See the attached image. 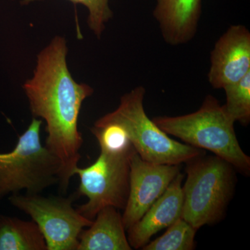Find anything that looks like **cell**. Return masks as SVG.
Returning <instances> with one entry per match:
<instances>
[{
  "label": "cell",
  "instance_id": "ba28073f",
  "mask_svg": "<svg viewBox=\"0 0 250 250\" xmlns=\"http://www.w3.org/2000/svg\"><path fill=\"white\" fill-rule=\"evenodd\" d=\"M180 173V165L143 160L135 152L130 160L129 191L123 214L125 229L142 218Z\"/></svg>",
  "mask_w": 250,
  "mask_h": 250
},
{
  "label": "cell",
  "instance_id": "9a60e30c",
  "mask_svg": "<svg viewBox=\"0 0 250 250\" xmlns=\"http://www.w3.org/2000/svg\"><path fill=\"white\" fill-rule=\"evenodd\" d=\"M226 103L225 111L234 123L248 125L250 121V72L233 84L223 88Z\"/></svg>",
  "mask_w": 250,
  "mask_h": 250
},
{
  "label": "cell",
  "instance_id": "7c38bea8",
  "mask_svg": "<svg viewBox=\"0 0 250 250\" xmlns=\"http://www.w3.org/2000/svg\"><path fill=\"white\" fill-rule=\"evenodd\" d=\"M123 215L107 207L98 212L88 229L82 230L77 250H131Z\"/></svg>",
  "mask_w": 250,
  "mask_h": 250
},
{
  "label": "cell",
  "instance_id": "2e32d148",
  "mask_svg": "<svg viewBox=\"0 0 250 250\" xmlns=\"http://www.w3.org/2000/svg\"><path fill=\"white\" fill-rule=\"evenodd\" d=\"M90 131L98 140L101 152L119 155L135 151L126 130L121 125L95 122Z\"/></svg>",
  "mask_w": 250,
  "mask_h": 250
},
{
  "label": "cell",
  "instance_id": "5bb4252c",
  "mask_svg": "<svg viewBox=\"0 0 250 250\" xmlns=\"http://www.w3.org/2000/svg\"><path fill=\"white\" fill-rule=\"evenodd\" d=\"M197 230L180 218L167 228L162 236L149 242L143 250H192L195 248Z\"/></svg>",
  "mask_w": 250,
  "mask_h": 250
},
{
  "label": "cell",
  "instance_id": "277c9868",
  "mask_svg": "<svg viewBox=\"0 0 250 250\" xmlns=\"http://www.w3.org/2000/svg\"><path fill=\"white\" fill-rule=\"evenodd\" d=\"M42 120L33 118L11 152L0 153V200L19 193L41 194L59 183L62 163L41 143Z\"/></svg>",
  "mask_w": 250,
  "mask_h": 250
},
{
  "label": "cell",
  "instance_id": "6da1fadb",
  "mask_svg": "<svg viewBox=\"0 0 250 250\" xmlns=\"http://www.w3.org/2000/svg\"><path fill=\"white\" fill-rule=\"evenodd\" d=\"M65 39L56 36L38 56L33 78L23 85L34 118L45 121V147L62 163L59 188L66 192L78 167L83 138L78 120L83 101L93 89L72 78L67 66Z\"/></svg>",
  "mask_w": 250,
  "mask_h": 250
},
{
  "label": "cell",
  "instance_id": "5b68a950",
  "mask_svg": "<svg viewBox=\"0 0 250 250\" xmlns=\"http://www.w3.org/2000/svg\"><path fill=\"white\" fill-rule=\"evenodd\" d=\"M144 87H136L121 99L118 107L96 121L124 127L135 150L143 160L180 165L202 154V149L171 139L149 118L144 108Z\"/></svg>",
  "mask_w": 250,
  "mask_h": 250
},
{
  "label": "cell",
  "instance_id": "7a4b0ae2",
  "mask_svg": "<svg viewBox=\"0 0 250 250\" xmlns=\"http://www.w3.org/2000/svg\"><path fill=\"white\" fill-rule=\"evenodd\" d=\"M153 122L167 135L185 144L207 149L245 176L250 174V157L237 139L234 122L215 97H206L197 111L179 116H158Z\"/></svg>",
  "mask_w": 250,
  "mask_h": 250
},
{
  "label": "cell",
  "instance_id": "9c48e42d",
  "mask_svg": "<svg viewBox=\"0 0 250 250\" xmlns=\"http://www.w3.org/2000/svg\"><path fill=\"white\" fill-rule=\"evenodd\" d=\"M250 72V33L242 24L231 25L215 42L210 54L208 81L214 88H223Z\"/></svg>",
  "mask_w": 250,
  "mask_h": 250
},
{
  "label": "cell",
  "instance_id": "8fae6325",
  "mask_svg": "<svg viewBox=\"0 0 250 250\" xmlns=\"http://www.w3.org/2000/svg\"><path fill=\"white\" fill-rule=\"evenodd\" d=\"M202 0H156L153 16L169 45L187 43L196 35Z\"/></svg>",
  "mask_w": 250,
  "mask_h": 250
},
{
  "label": "cell",
  "instance_id": "e0dca14e",
  "mask_svg": "<svg viewBox=\"0 0 250 250\" xmlns=\"http://www.w3.org/2000/svg\"><path fill=\"white\" fill-rule=\"evenodd\" d=\"M40 0H21L23 4ZM73 4H81L88 10V24L90 29L100 38L105 28V23L113 16L108 0H68Z\"/></svg>",
  "mask_w": 250,
  "mask_h": 250
},
{
  "label": "cell",
  "instance_id": "8992f818",
  "mask_svg": "<svg viewBox=\"0 0 250 250\" xmlns=\"http://www.w3.org/2000/svg\"><path fill=\"white\" fill-rule=\"evenodd\" d=\"M78 198L75 192L67 197L16 193L10 196L9 202L38 225L47 250H77L81 232L93 223L72 207Z\"/></svg>",
  "mask_w": 250,
  "mask_h": 250
},
{
  "label": "cell",
  "instance_id": "52a82bcc",
  "mask_svg": "<svg viewBox=\"0 0 250 250\" xmlns=\"http://www.w3.org/2000/svg\"><path fill=\"white\" fill-rule=\"evenodd\" d=\"M136 150L128 154L100 152L98 159L86 167H77L80 184L75 193L88 202L77 207L80 214L93 220L100 210L107 207L124 210L129 191L130 160Z\"/></svg>",
  "mask_w": 250,
  "mask_h": 250
},
{
  "label": "cell",
  "instance_id": "3957f363",
  "mask_svg": "<svg viewBox=\"0 0 250 250\" xmlns=\"http://www.w3.org/2000/svg\"><path fill=\"white\" fill-rule=\"evenodd\" d=\"M186 164L182 218L198 230L223 219L234 191L235 169L217 156L201 154Z\"/></svg>",
  "mask_w": 250,
  "mask_h": 250
},
{
  "label": "cell",
  "instance_id": "30bf717a",
  "mask_svg": "<svg viewBox=\"0 0 250 250\" xmlns=\"http://www.w3.org/2000/svg\"><path fill=\"white\" fill-rule=\"evenodd\" d=\"M184 175L179 173L162 195L143 215L139 221L126 230L130 246L140 249L149 243L154 235L167 228L182 218Z\"/></svg>",
  "mask_w": 250,
  "mask_h": 250
},
{
  "label": "cell",
  "instance_id": "4fadbf2b",
  "mask_svg": "<svg viewBox=\"0 0 250 250\" xmlns=\"http://www.w3.org/2000/svg\"><path fill=\"white\" fill-rule=\"evenodd\" d=\"M0 250H47V246L33 220L0 215Z\"/></svg>",
  "mask_w": 250,
  "mask_h": 250
}]
</instances>
